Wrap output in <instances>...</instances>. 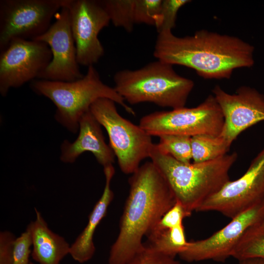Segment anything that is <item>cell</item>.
Wrapping results in <instances>:
<instances>
[{"instance_id": "1", "label": "cell", "mask_w": 264, "mask_h": 264, "mask_svg": "<svg viewBox=\"0 0 264 264\" xmlns=\"http://www.w3.org/2000/svg\"><path fill=\"white\" fill-rule=\"evenodd\" d=\"M130 191L111 246L108 264H127L144 247L147 236L176 199L166 181L151 161L140 165L129 179Z\"/></svg>"}, {"instance_id": "6", "label": "cell", "mask_w": 264, "mask_h": 264, "mask_svg": "<svg viewBox=\"0 0 264 264\" xmlns=\"http://www.w3.org/2000/svg\"><path fill=\"white\" fill-rule=\"evenodd\" d=\"M115 102L108 98H100L89 110L108 134L109 145L116 157L121 171L132 174L140 163L150 157L154 143L152 136L139 125L123 117L118 112Z\"/></svg>"}, {"instance_id": "26", "label": "cell", "mask_w": 264, "mask_h": 264, "mask_svg": "<svg viewBox=\"0 0 264 264\" xmlns=\"http://www.w3.org/2000/svg\"><path fill=\"white\" fill-rule=\"evenodd\" d=\"M32 236L30 230L26 227L24 232L16 238L13 244V264H29V256L32 252Z\"/></svg>"}, {"instance_id": "24", "label": "cell", "mask_w": 264, "mask_h": 264, "mask_svg": "<svg viewBox=\"0 0 264 264\" xmlns=\"http://www.w3.org/2000/svg\"><path fill=\"white\" fill-rule=\"evenodd\" d=\"M162 0H134L135 23L155 26L159 16Z\"/></svg>"}, {"instance_id": "12", "label": "cell", "mask_w": 264, "mask_h": 264, "mask_svg": "<svg viewBox=\"0 0 264 264\" xmlns=\"http://www.w3.org/2000/svg\"><path fill=\"white\" fill-rule=\"evenodd\" d=\"M66 6L69 12L77 62L83 66H93L104 54L98 34L109 25L110 17L101 0H66Z\"/></svg>"}, {"instance_id": "11", "label": "cell", "mask_w": 264, "mask_h": 264, "mask_svg": "<svg viewBox=\"0 0 264 264\" xmlns=\"http://www.w3.org/2000/svg\"><path fill=\"white\" fill-rule=\"evenodd\" d=\"M264 220V200L231 219L222 229L206 239L188 242L178 255L189 263L213 260L224 262L232 254L246 231Z\"/></svg>"}, {"instance_id": "7", "label": "cell", "mask_w": 264, "mask_h": 264, "mask_svg": "<svg viewBox=\"0 0 264 264\" xmlns=\"http://www.w3.org/2000/svg\"><path fill=\"white\" fill-rule=\"evenodd\" d=\"M223 125L222 111L213 95L196 107L152 112L143 116L139 123L150 135L158 137L164 134L218 135Z\"/></svg>"}, {"instance_id": "30", "label": "cell", "mask_w": 264, "mask_h": 264, "mask_svg": "<svg viewBox=\"0 0 264 264\" xmlns=\"http://www.w3.org/2000/svg\"><path fill=\"white\" fill-rule=\"evenodd\" d=\"M251 228L255 231H264V220L260 224L253 226Z\"/></svg>"}, {"instance_id": "3", "label": "cell", "mask_w": 264, "mask_h": 264, "mask_svg": "<svg viewBox=\"0 0 264 264\" xmlns=\"http://www.w3.org/2000/svg\"><path fill=\"white\" fill-rule=\"evenodd\" d=\"M149 158L166 181L176 201L192 213L230 180L229 172L238 154L233 152L214 160L186 164L160 152L154 144Z\"/></svg>"}, {"instance_id": "19", "label": "cell", "mask_w": 264, "mask_h": 264, "mask_svg": "<svg viewBox=\"0 0 264 264\" xmlns=\"http://www.w3.org/2000/svg\"><path fill=\"white\" fill-rule=\"evenodd\" d=\"M230 146L220 134H200L191 137L193 162L199 163L220 158L227 154Z\"/></svg>"}, {"instance_id": "22", "label": "cell", "mask_w": 264, "mask_h": 264, "mask_svg": "<svg viewBox=\"0 0 264 264\" xmlns=\"http://www.w3.org/2000/svg\"><path fill=\"white\" fill-rule=\"evenodd\" d=\"M232 257L238 261L251 258L264 259V231H255L249 228Z\"/></svg>"}, {"instance_id": "8", "label": "cell", "mask_w": 264, "mask_h": 264, "mask_svg": "<svg viewBox=\"0 0 264 264\" xmlns=\"http://www.w3.org/2000/svg\"><path fill=\"white\" fill-rule=\"evenodd\" d=\"M66 0H0V50L14 39L34 40L51 26Z\"/></svg>"}, {"instance_id": "28", "label": "cell", "mask_w": 264, "mask_h": 264, "mask_svg": "<svg viewBox=\"0 0 264 264\" xmlns=\"http://www.w3.org/2000/svg\"><path fill=\"white\" fill-rule=\"evenodd\" d=\"M16 237L8 231L0 233V264H13V244Z\"/></svg>"}, {"instance_id": "18", "label": "cell", "mask_w": 264, "mask_h": 264, "mask_svg": "<svg viewBox=\"0 0 264 264\" xmlns=\"http://www.w3.org/2000/svg\"><path fill=\"white\" fill-rule=\"evenodd\" d=\"M147 237L146 246L169 257L175 258L186 247L183 224L160 232L151 233Z\"/></svg>"}, {"instance_id": "25", "label": "cell", "mask_w": 264, "mask_h": 264, "mask_svg": "<svg viewBox=\"0 0 264 264\" xmlns=\"http://www.w3.org/2000/svg\"><path fill=\"white\" fill-rule=\"evenodd\" d=\"M191 214V212L188 211L180 202L176 201L175 204L165 213L149 234L160 232L182 224L184 218L190 216Z\"/></svg>"}, {"instance_id": "29", "label": "cell", "mask_w": 264, "mask_h": 264, "mask_svg": "<svg viewBox=\"0 0 264 264\" xmlns=\"http://www.w3.org/2000/svg\"><path fill=\"white\" fill-rule=\"evenodd\" d=\"M239 264H264V259L251 258L239 261Z\"/></svg>"}, {"instance_id": "16", "label": "cell", "mask_w": 264, "mask_h": 264, "mask_svg": "<svg viewBox=\"0 0 264 264\" xmlns=\"http://www.w3.org/2000/svg\"><path fill=\"white\" fill-rule=\"evenodd\" d=\"M104 173L106 181L103 194L90 213L85 228L70 245L69 254L79 263H85L93 257L95 251L93 241L94 232L113 198V192L110 188V182L115 173L113 165L104 167Z\"/></svg>"}, {"instance_id": "21", "label": "cell", "mask_w": 264, "mask_h": 264, "mask_svg": "<svg viewBox=\"0 0 264 264\" xmlns=\"http://www.w3.org/2000/svg\"><path fill=\"white\" fill-rule=\"evenodd\" d=\"M158 137L159 140L156 145L160 152L171 156L179 162L186 164L191 163V137L164 134Z\"/></svg>"}, {"instance_id": "4", "label": "cell", "mask_w": 264, "mask_h": 264, "mask_svg": "<svg viewBox=\"0 0 264 264\" xmlns=\"http://www.w3.org/2000/svg\"><path fill=\"white\" fill-rule=\"evenodd\" d=\"M113 81L116 91L130 104L150 102L172 110L185 107L194 86L172 65L158 60L137 69L117 71Z\"/></svg>"}, {"instance_id": "23", "label": "cell", "mask_w": 264, "mask_h": 264, "mask_svg": "<svg viewBox=\"0 0 264 264\" xmlns=\"http://www.w3.org/2000/svg\"><path fill=\"white\" fill-rule=\"evenodd\" d=\"M190 1L188 0H162L160 13L155 24L158 33L172 30L176 25L179 9Z\"/></svg>"}, {"instance_id": "13", "label": "cell", "mask_w": 264, "mask_h": 264, "mask_svg": "<svg viewBox=\"0 0 264 264\" xmlns=\"http://www.w3.org/2000/svg\"><path fill=\"white\" fill-rule=\"evenodd\" d=\"M66 0L55 15V21L48 30L34 40L46 43L52 53L51 62L38 79L72 82L84 76L77 60L76 48Z\"/></svg>"}, {"instance_id": "10", "label": "cell", "mask_w": 264, "mask_h": 264, "mask_svg": "<svg viewBox=\"0 0 264 264\" xmlns=\"http://www.w3.org/2000/svg\"><path fill=\"white\" fill-rule=\"evenodd\" d=\"M264 200V148L252 160L246 172L229 180L206 199L197 211H215L232 219Z\"/></svg>"}, {"instance_id": "20", "label": "cell", "mask_w": 264, "mask_h": 264, "mask_svg": "<svg viewBox=\"0 0 264 264\" xmlns=\"http://www.w3.org/2000/svg\"><path fill=\"white\" fill-rule=\"evenodd\" d=\"M101 2L115 26L122 27L128 33L132 31L135 24L134 0H103Z\"/></svg>"}, {"instance_id": "17", "label": "cell", "mask_w": 264, "mask_h": 264, "mask_svg": "<svg viewBox=\"0 0 264 264\" xmlns=\"http://www.w3.org/2000/svg\"><path fill=\"white\" fill-rule=\"evenodd\" d=\"M35 210L36 219L27 226L32 236V257L39 264H60L69 254L70 245L64 238L53 232L41 213L36 208Z\"/></svg>"}, {"instance_id": "14", "label": "cell", "mask_w": 264, "mask_h": 264, "mask_svg": "<svg viewBox=\"0 0 264 264\" xmlns=\"http://www.w3.org/2000/svg\"><path fill=\"white\" fill-rule=\"evenodd\" d=\"M212 92L224 117L220 135L229 145L244 130L264 121V95L255 88L242 86L229 94L217 85Z\"/></svg>"}, {"instance_id": "2", "label": "cell", "mask_w": 264, "mask_h": 264, "mask_svg": "<svg viewBox=\"0 0 264 264\" xmlns=\"http://www.w3.org/2000/svg\"><path fill=\"white\" fill-rule=\"evenodd\" d=\"M254 47L240 38L201 30L177 37L172 30L158 33L154 56L170 64L194 69L205 79L229 78L233 71L254 65Z\"/></svg>"}, {"instance_id": "15", "label": "cell", "mask_w": 264, "mask_h": 264, "mask_svg": "<svg viewBox=\"0 0 264 264\" xmlns=\"http://www.w3.org/2000/svg\"><path fill=\"white\" fill-rule=\"evenodd\" d=\"M79 133L73 142L64 140L61 145L60 160L73 163L83 153L88 152L103 167L112 165L115 154L105 141L101 125L90 110L84 114L79 122Z\"/></svg>"}, {"instance_id": "9", "label": "cell", "mask_w": 264, "mask_h": 264, "mask_svg": "<svg viewBox=\"0 0 264 264\" xmlns=\"http://www.w3.org/2000/svg\"><path fill=\"white\" fill-rule=\"evenodd\" d=\"M52 59L45 43L14 39L0 50V93L6 96L11 88L38 79Z\"/></svg>"}, {"instance_id": "27", "label": "cell", "mask_w": 264, "mask_h": 264, "mask_svg": "<svg viewBox=\"0 0 264 264\" xmlns=\"http://www.w3.org/2000/svg\"><path fill=\"white\" fill-rule=\"evenodd\" d=\"M127 264H181L175 258L164 255L144 245L143 250L136 255Z\"/></svg>"}, {"instance_id": "5", "label": "cell", "mask_w": 264, "mask_h": 264, "mask_svg": "<svg viewBox=\"0 0 264 264\" xmlns=\"http://www.w3.org/2000/svg\"><path fill=\"white\" fill-rule=\"evenodd\" d=\"M83 77L72 82L36 79L30 88L36 93L50 99L56 108L55 120L69 132L79 130L82 116L97 99L108 98L119 104L129 113L135 112L126 103L114 88L104 83L93 66L88 67Z\"/></svg>"}, {"instance_id": "31", "label": "cell", "mask_w": 264, "mask_h": 264, "mask_svg": "<svg viewBox=\"0 0 264 264\" xmlns=\"http://www.w3.org/2000/svg\"><path fill=\"white\" fill-rule=\"evenodd\" d=\"M29 264H33V263H31V262H30V263H29Z\"/></svg>"}]
</instances>
